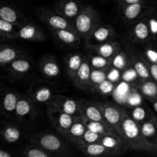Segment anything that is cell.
Listing matches in <instances>:
<instances>
[{"mask_svg": "<svg viewBox=\"0 0 157 157\" xmlns=\"http://www.w3.org/2000/svg\"><path fill=\"white\" fill-rule=\"evenodd\" d=\"M143 94L152 101L157 99V82L149 80L144 81V83L140 87Z\"/></svg>", "mask_w": 157, "mask_h": 157, "instance_id": "33", "label": "cell"}, {"mask_svg": "<svg viewBox=\"0 0 157 157\" xmlns=\"http://www.w3.org/2000/svg\"><path fill=\"white\" fill-rule=\"evenodd\" d=\"M81 9V4L75 0H62L57 5L56 11L66 18H75Z\"/></svg>", "mask_w": 157, "mask_h": 157, "instance_id": "13", "label": "cell"}, {"mask_svg": "<svg viewBox=\"0 0 157 157\" xmlns=\"http://www.w3.org/2000/svg\"><path fill=\"white\" fill-rule=\"evenodd\" d=\"M83 121L85 124L87 129L91 130L93 131L97 132L101 135L106 134H118L117 132L114 130L112 127H110L108 124L102 122H98V121H92L90 120H87V118L81 116Z\"/></svg>", "mask_w": 157, "mask_h": 157, "instance_id": "22", "label": "cell"}, {"mask_svg": "<svg viewBox=\"0 0 157 157\" xmlns=\"http://www.w3.org/2000/svg\"><path fill=\"white\" fill-rule=\"evenodd\" d=\"M154 116L153 113L146 107H142V106H136L134 107L131 110L130 117L133 118L134 121L139 123L140 124H143L144 121H147L150 117Z\"/></svg>", "mask_w": 157, "mask_h": 157, "instance_id": "31", "label": "cell"}, {"mask_svg": "<svg viewBox=\"0 0 157 157\" xmlns=\"http://www.w3.org/2000/svg\"><path fill=\"white\" fill-rule=\"evenodd\" d=\"M86 130H87V127L80 115L79 117H77L75 118L73 124L66 135V137H67V139L70 140L72 142L78 144V142L82 138L84 133H85Z\"/></svg>", "mask_w": 157, "mask_h": 157, "instance_id": "17", "label": "cell"}, {"mask_svg": "<svg viewBox=\"0 0 157 157\" xmlns=\"http://www.w3.org/2000/svg\"><path fill=\"white\" fill-rule=\"evenodd\" d=\"M19 57V52L11 47H3L0 51V63L2 65L10 64Z\"/></svg>", "mask_w": 157, "mask_h": 157, "instance_id": "32", "label": "cell"}, {"mask_svg": "<svg viewBox=\"0 0 157 157\" xmlns=\"http://www.w3.org/2000/svg\"><path fill=\"white\" fill-rule=\"evenodd\" d=\"M21 25L14 24L0 18V32L1 36L6 38H18V30Z\"/></svg>", "mask_w": 157, "mask_h": 157, "instance_id": "25", "label": "cell"}, {"mask_svg": "<svg viewBox=\"0 0 157 157\" xmlns=\"http://www.w3.org/2000/svg\"><path fill=\"white\" fill-rule=\"evenodd\" d=\"M40 69L44 76L47 78H56L60 74V67L58 62L51 56L44 57L40 62Z\"/></svg>", "mask_w": 157, "mask_h": 157, "instance_id": "16", "label": "cell"}, {"mask_svg": "<svg viewBox=\"0 0 157 157\" xmlns=\"http://www.w3.org/2000/svg\"><path fill=\"white\" fill-rule=\"evenodd\" d=\"M49 107H55L75 117L81 115V101L79 102L76 100L64 96L54 97Z\"/></svg>", "mask_w": 157, "mask_h": 157, "instance_id": "6", "label": "cell"}, {"mask_svg": "<svg viewBox=\"0 0 157 157\" xmlns=\"http://www.w3.org/2000/svg\"><path fill=\"white\" fill-rule=\"evenodd\" d=\"M114 36V32L110 25H98L86 39L89 47L98 45L111 41Z\"/></svg>", "mask_w": 157, "mask_h": 157, "instance_id": "8", "label": "cell"}, {"mask_svg": "<svg viewBox=\"0 0 157 157\" xmlns=\"http://www.w3.org/2000/svg\"><path fill=\"white\" fill-rule=\"evenodd\" d=\"M81 115L92 121L106 123L101 110L96 103H86L81 101Z\"/></svg>", "mask_w": 157, "mask_h": 157, "instance_id": "14", "label": "cell"}, {"mask_svg": "<svg viewBox=\"0 0 157 157\" xmlns=\"http://www.w3.org/2000/svg\"><path fill=\"white\" fill-rule=\"evenodd\" d=\"M132 35L134 40L139 42H145L151 38L147 20H140L134 25L132 30Z\"/></svg>", "mask_w": 157, "mask_h": 157, "instance_id": "19", "label": "cell"}, {"mask_svg": "<svg viewBox=\"0 0 157 157\" xmlns=\"http://www.w3.org/2000/svg\"><path fill=\"white\" fill-rule=\"evenodd\" d=\"M146 20L148 23L151 38L157 40V15L155 13L150 14Z\"/></svg>", "mask_w": 157, "mask_h": 157, "instance_id": "40", "label": "cell"}, {"mask_svg": "<svg viewBox=\"0 0 157 157\" xmlns=\"http://www.w3.org/2000/svg\"><path fill=\"white\" fill-rule=\"evenodd\" d=\"M91 65L90 61L84 59L81 67L77 71L74 81L78 88L87 90L90 87V75H91Z\"/></svg>", "mask_w": 157, "mask_h": 157, "instance_id": "11", "label": "cell"}, {"mask_svg": "<svg viewBox=\"0 0 157 157\" xmlns=\"http://www.w3.org/2000/svg\"><path fill=\"white\" fill-rule=\"evenodd\" d=\"M119 1H120V3H121L122 6H127V5L142 2L143 0H119Z\"/></svg>", "mask_w": 157, "mask_h": 157, "instance_id": "44", "label": "cell"}, {"mask_svg": "<svg viewBox=\"0 0 157 157\" xmlns=\"http://www.w3.org/2000/svg\"><path fill=\"white\" fill-rule=\"evenodd\" d=\"M153 109H154L155 111L157 113V99L153 101Z\"/></svg>", "mask_w": 157, "mask_h": 157, "instance_id": "46", "label": "cell"}, {"mask_svg": "<svg viewBox=\"0 0 157 157\" xmlns=\"http://www.w3.org/2000/svg\"><path fill=\"white\" fill-rule=\"evenodd\" d=\"M32 68L30 61L25 58H19L14 60L9 64L10 71L17 75H23L27 74Z\"/></svg>", "mask_w": 157, "mask_h": 157, "instance_id": "26", "label": "cell"}, {"mask_svg": "<svg viewBox=\"0 0 157 157\" xmlns=\"http://www.w3.org/2000/svg\"><path fill=\"white\" fill-rule=\"evenodd\" d=\"M22 154L25 156L27 157H48L51 156V154H49L46 150L44 149L37 148V147H30L24 150Z\"/></svg>", "mask_w": 157, "mask_h": 157, "instance_id": "39", "label": "cell"}, {"mask_svg": "<svg viewBox=\"0 0 157 157\" xmlns=\"http://www.w3.org/2000/svg\"><path fill=\"white\" fill-rule=\"evenodd\" d=\"M83 61L84 59L80 54L74 53L69 55L66 60V67H67V73L71 78L73 79L75 78V75L81 67Z\"/></svg>", "mask_w": 157, "mask_h": 157, "instance_id": "27", "label": "cell"}, {"mask_svg": "<svg viewBox=\"0 0 157 157\" xmlns=\"http://www.w3.org/2000/svg\"><path fill=\"white\" fill-rule=\"evenodd\" d=\"M53 34L57 39L67 45H72L79 42L80 35L75 30L71 29H58L54 30Z\"/></svg>", "mask_w": 157, "mask_h": 157, "instance_id": "21", "label": "cell"}, {"mask_svg": "<svg viewBox=\"0 0 157 157\" xmlns=\"http://www.w3.org/2000/svg\"><path fill=\"white\" fill-rule=\"evenodd\" d=\"M144 56L148 63L157 64V49L154 47H147L144 50Z\"/></svg>", "mask_w": 157, "mask_h": 157, "instance_id": "42", "label": "cell"}, {"mask_svg": "<svg viewBox=\"0 0 157 157\" xmlns=\"http://www.w3.org/2000/svg\"><path fill=\"white\" fill-rule=\"evenodd\" d=\"M2 135L5 141L9 144H13L19 140L21 137V131L15 126H6L3 129Z\"/></svg>", "mask_w": 157, "mask_h": 157, "instance_id": "34", "label": "cell"}, {"mask_svg": "<svg viewBox=\"0 0 157 157\" xmlns=\"http://www.w3.org/2000/svg\"><path fill=\"white\" fill-rule=\"evenodd\" d=\"M107 78V75L106 69L93 68L90 75V87L93 86L94 88H97V87Z\"/></svg>", "mask_w": 157, "mask_h": 157, "instance_id": "36", "label": "cell"}, {"mask_svg": "<svg viewBox=\"0 0 157 157\" xmlns=\"http://www.w3.org/2000/svg\"><path fill=\"white\" fill-rule=\"evenodd\" d=\"M103 135L97 133V132L93 131L91 130L87 129L85 133L83 135L81 140L78 142V145L80 144H93V143L100 142Z\"/></svg>", "mask_w": 157, "mask_h": 157, "instance_id": "37", "label": "cell"}, {"mask_svg": "<svg viewBox=\"0 0 157 157\" xmlns=\"http://www.w3.org/2000/svg\"><path fill=\"white\" fill-rule=\"evenodd\" d=\"M38 146L48 152H60L64 148V144L57 136L51 133L40 135L36 139Z\"/></svg>", "mask_w": 157, "mask_h": 157, "instance_id": "9", "label": "cell"}, {"mask_svg": "<svg viewBox=\"0 0 157 157\" xmlns=\"http://www.w3.org/2000/svg\"><path fill=\"white\" fill-rule=\"evenodd\" d=\"M74 25L78 35L87 39L92 31L98 25V15L96 10L90 6L83 7L75 18Z\"/></svg>", "mask_w": 157, "mask_h": 157, "instance_id": "2", "label": "cell"}, {"mask_svg": "<svg viewBox=\"0 0 157 157\" xmlns=\"http://www.w3.org/2000/svg\"><path fill=\"white\" fill-rule=\"evenodd\" d=\"M47 112L53 127L66 136L76 117L52 107H49Z\"/></svg>", "mask_w": 157, "mask_h": 157, "instance_id": "4", "label": "cell"}, {"mask_svg": "<svg viewBox=\"0 0 157 157\" xmlns=\"http://www.w3.org/2000/svg\"><path fill=\"white\" fill-rule=\"evenodd\" d=\"M32 101L30 98H21L18 99L15 109V116L20 119H25L27 117H30L33 111Z\"/></svg>", "mask_w": 157, "mask_h": 157, "instance_id": "24", "label": "cell"}, {"mask_svg": "<svg viewBox=\"0 0 157 157\" xmlns=\"http://www.w3.org/2000/svg\"><path fill=\"white\" fill-rule=\"evenodd\" d=\"M122 138L124 139L127 148L134 149L146 152H156L144 138L141 130V126L139 123L133 119L124 110L122 124Z\"/></svg>", "mask_w": 157, "mask_h": 157, "instance_id": "1", "label": "cell"}, {"mask_svg": "<svg viewBox=\"0 0 157 157\" xmlns=\"http://www.w3.org/2000/svg\"><path fill=\"white\" fill-rule=\"evenodd\" d=\"M39 18L54 30H58V29L75 30V25L71 24L67 21V18L58 13L56 14L48 11H44V12L42 11L39 15Z\"/></svg>", "mask_w": 157, "mask_h": 157, "instance_id": "7", "label": "cell"}, {"mask_svg": "<svg viewBox=\"0 0 157 157\" xmlns=\"http://www.w3.org/2000/svg\"><path fill=\"white\" fill-rule=\"evenodd\" d=\"M133 66L135 73L140 78L144 80V81L150 80L151 78L150 68H149V65L147 62L144 61L141 59L136 58V59L133 60Z\"/></svg>", "mask_w": 157, "mask_h": 157, "instance_id": "30", "label": "cell"}, {"mask_svg": "<svg viewBox=\"0 0 157 157\" xmlns=\"http://www.w3.org/2000/svg\"><path fill=\"white\" fill-rule=\"evenodd\" d=\"M98 90L101 92L102 94L107 95L110 94L112 91H113V88H114V84L111 81L108 80L107 78L104 80L103 82H101L99 85L97 87Z\"/></svg>", "mask_w": 157, "mask_h": 157, "instance_id": "41", "label": "cell"}, {"mask_svg": "<svg viewBox=\"0 0 157 157\" xmlns=\"http://www.w3.org/2000/svg\"><path fill=\"white\" fill-rule=\"evenodd\" d=\"M98 107L101 110L105 119L106 122L113 127L120 136H122V124L123 117H124V110L117 106L110 104H101V103H96Z\"/></svg>", "mask_w": 157, "mask_h": 157, "instance_id": "3", "label": "cell"}, {"mask_svg": "<svg viewBox=\"0 0 157 157\" xmlns=\"http://www.w3.org/2000/svg\"><path fill=\"white\" fill-rule=\"evenodd\" d=\"M90 48H92L98 55L109 59H112L113 56L119 52L120 44L117 42L110 41L98 45L92 46Z\"/></svg>", "mask_w": 157, "mask_h": 157, "instance_id": "20", "label": "cell"}, {"mask_svg": "<svg viewBox=\"0 0 157 157\" xmlns=\"http://www.w3.org/2000/svg\"><path fill=\"white\" fill-rule=\"evenodd\" d=\"M0 18L14 24L23 25L21 21L24 19L23 17L17 12L14 8L9 6H2L0 9Z\"/></svg>", "mask_w": 157, "mask_h": 157, "instance_id": "23", "label": "cell"}, {"mask_svg": "<svg viewBox=\"0 0 157 157\" xmlns=\"http://www.w3.org/2000/svg\"><path fill=\"white\" fill-rule=\"evenodd\" d=\"M11 156H12V155H11L9 152L3 150H0V157H11Z\"/></svg>", "mask_w": 157, "mask_h": 157, "instance_id": "45", "label": "cell"}, {"mask_svg": "<svg viewBox=\"0 0 157 157\" xmlns=\"http://www.w3.org/2000/svg\"><path fill=\"white\" fill-rule=\"evenodd\" d=\"M29 95V98L32 101L40 104L51 103L54 98L52 87L41 81H35L32 84Z\"/></svg>", "mask_w": 157, "mask_h": 157, "instance_id": "5", "label": "cell"}, {"mask_svg": "<svg viewBox=\"0 0 157 157\" xmlns=\"http://www.w3.org/2000/svg\"><path fill=\"white\" fill-rule=\"evenodd\" d=\"M18 38L28 41H44L45 35L38 26L32 24L23 25L18 30Z\"/></svg>", "mask_w": 157, "mask_h": 157, "instance_id": "15", "label": "cell"}, {"mask_svg": "<svg viewBox=\"0 0 157 157\" xmlns=\"http://www.w3.org/2000/svg\"><path fill=\"white\" fill-rule=\"evenodd\" d=\"M80 148L83 153L86 155L91 156H107V155H113L110 150L103 145L101 142L93 143V144H80Z\"/></svg>", "mask_w": 157, "mask_h": 157, "instance_id": "18", "label": "cell"}, {"mask_svg": "<svg viewBox=\"0 0 157 157\" xmlns=\"http://www.w3.org/2000/svg\"><path fill=\"white\" fill-rule=\"evenodd\" d=\"M111 60L97 54L96 55L90 56V64L93 68L107 69L109 66L111 65Z\"/></svg>", "mask_w": 157, "mask_h": 157, "instance_id": "35", "label": "cell"}, {"mask_svg": "<svg viewBox=\"0 0 157 157\" xmlns=\"http://www.w3.org/2000/svg\"><path fill=\"white\" fill-rule=\"evenodd\" d=\"M100 142L110 150L113 155L120 154L127 148L124 139L119 134L103 135Z\"/></svg>", "mask_w": 157, "mask_h": 157, "instance_id": "12", "label": "cell"}, {"mask_svg": "<svg viewBox=\"0 0 157 157\" xmlns=\"http://www.w3.org/2000/svg\"><path fill=\"white\" fill-rule=\"evenodd\" d=\"M19 98L14 92H7L2 99V109L7 115L15 113L17 104Z\"/></svg>", "mask_w": 157, "mask_h": 157, "instance_id": "28", "label": "cell"}, {"mask_svg": "<svg viewBox=\"0 0 157 157\" xmlns=\"http://www.w3.org/2000/svg\"><path fill=\"white\" fill-rule=\"evenodd\" d=\"M127 64H128L127 56L124 52H118L111 60V65L118 70L124 69L127 66Z\"/></svg>", "mask_w": 157, "mask_h": 157, "instance_id": "38", "label": "cell"}, {"mask_svg": "<svg viewBox=\"0 0 157 157\" xmlns=\"http://www.w3.org/2000/svg\"><path fill=\"white\" fill-rule=\"evenodd\" d=\"M144 10V6L142 2L134 3L124 6V16L127 21L136 19Z\"/></svg>", "mask_w": 157, "mask_h": 157, "instance_id": "29", "label": "cell"}, {"mask_svg": "<svg viewBox=\"0 0 157 157\" xmlns=\"http://www.w3.org/2000/svg\"><path fill=\"white\" fill-rule=\"evenodd\" d=\"M147 64H148L149 68H150L151 78L157 82V64H156V63H148V62H147Z\"/></svg>", "mask_w": 157, "mask_h": 157, "instance_id": "43", "label": "cell"}, {"mask_svg": "<svg viewBox=\"0 0 157 157\" xmlns=\"http://www.w3.org/2000/svg\"><path fill=\"white\" fill-rule=\"evenodd\" d=\"M144 138L157 151V118L153 116L140 124Z\"/></svg>", "mask_w": 157, "mask_h": 157, "instance_id": "10", "label": "cell"}]
</instances>
